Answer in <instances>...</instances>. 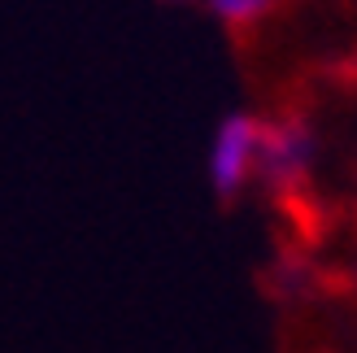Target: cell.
I'll use <instances>...</instances> for the list:
<instances>
[{
  "mask_svg": "<svg viewBox=\"0 0 357 353\" xmlns=\"http://www.w3.org/2000/svg\"><path fill=\"white\" fill-rule=\"evenodd\" d=\"M261 122L257 114H227L209 135V157H205V174L213 197L236 201L244 188H253L257 166H261Z\"/></svg>",
  "mask_w": 357,
  "mask_h": 353,
  "instance_id": "cell-1",
  "label": "cell"
},
{
  "mask_svg": "<svg viewBox=\"0 0 357 353\" xmlns=\"http://www.w3.org/2000/svg\"><path fill=\"white\" fill-rule=\"evenodd\" d=\"M318 162V135L305 118H279L261 122V166L257 179L275 192H292L314 174Z\"/></svg>",
  "mask_w": 357,
  "mask_h": 353,
  "instance_id": "cell-2",
  "label": "cell"
},
{
  "mask_svg": "<svg viewBox=\"0 0 357 353\" xmlns=\"http://www.w3.org/2000/svg\"><path fill=\"white\" fill-rule=\"evenodd\" d=\"M279 5H283V0H205V9L218 17L222 27H231V31H253V27H261Z\"/></svg>",
  "mask_w": 357,
  "mask_h": 353,
  "instance_id": "cell-3",
  "label": "cell"
}]
</instances>
